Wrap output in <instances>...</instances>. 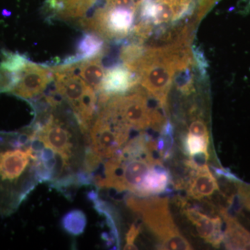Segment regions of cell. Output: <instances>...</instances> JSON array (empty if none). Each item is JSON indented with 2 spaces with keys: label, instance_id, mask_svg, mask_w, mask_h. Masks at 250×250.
I'll return each mask as SVG.
<instances>
[{
  "label": "cell",
  "instance_id": "cell-1",
  "mask_svg": "<svg viewBox=\"0 0 250 250\" xmlns=\"http://www.w3.org/2000/svg\"><path fill=\"white\" fill-rule=\"evenodd\" d=\"M34 121L25 129L40 144L49 184L67 195L72 189L93 184L85 170L88 136L73 112L52 95L31 103Z\"/></svg>",
  "mask_w": 250,
  "mask_h": 250
},
{
  "label": "cell",
  "instance_id": "cell-2",
  "mask_svg": "<svg viewBox=\"0 0 250 250\" xmlns=\"http://www.w3.org/2000/svg\"><path fill=\"white\" fill-rule=\"evenodd\" d=\"M42 182L45 171L40 144L25 127L0 131V216L14 214Z\"/></svg>",
  "mask_w": 250,
  "mask_h": 250
},
{
  "label": "cell",
  "instance_id": "cell-3",
  "mask_svg": "<svg viewBox=\"0 0 250 250\" xmlns=\"http://www.w3.org/2000/svg\"><path fill=\"white\" fill-rule=\"evenodd\" d=\"M162 164L152 138L141 133L125 145L116 155L103 164L101 174L94 177L100 188L136 194L154 166Z\"/></svg>",
  "mask_w": 250,
  "mask_h": 250
},
{
  "label": "cell",
  "instance_id": "cell-4",
  "mask_svg": "<svg viewBox=\"0 0 250 250\" xmlns=\"http://www.w3.org/2000/svg\"><path fill=\"white\" fill-rule=\"evenodd\" d=\"M131 129L106 106L98 110L88 131L86 167L95 173L129 141Z\"/></svg>",
  "mask_w": 250,
  "mask_h": 250
},
{
  "label": "cell",
  "instance_id": "cell-5",
  "mask_svg": "<svg viewBox=\"0 0 250 250\" xmlns=\"http://www.w3.org/2000/svg\"><path fill=\"white\" fill-rule=\"evenodd\" d=\"M128 207L139 215L161 243L162 250H192L174 223L167 197H128Z\"/></svg>",
  "mask_w": 250,
  "mask_h": 250
},
{
  "label": "cell",
  "instance_id": "cell-6",
  "mask_svg": "<svg viewBox=\"0 0 250 250\" xmlns=\"http://www.w3.org/2000/svg\"><path fill=\"white\" fill-rule=\"evenodd\" d=\"M57 95L67 104L87 135L98 111L97 93L74 70L62 64L52 70Z\"/></svg>",
  "mask_w": 250,
  "mask_h": 250
},
{
  "label": "cell",
  "instance_id": "cell-7",
  "mask_svg": "<svg viewBox=\"0 0 250 250\" xmlns=\"http://www.w3.org/2000/svg\"><path fill=\"white\" fill-rule=\"evenodd\" d=\"M105 105L131 129L160 127L161 118L151 113L146 98L139 94L113 98Z\"/></svg>",
  "mask_w": 250,
  "mask_h": 250
},
{
  "label": "cell",
  "instance_id": "cell-8",
  "mask_svg": "<svg viewBox=\"0 0 250 250\" xmlns=\"http://www.w3.org/2000/svg\"><path fill=\"white\" fill-rule=\"evenodd\" d=\"M18 73L19 80L10 93L28 103L42 95L54 79L49 67L29 61Z\"/></svg>",
  "mask_w": 250,
  "mask_h": 250
},
{
  "label": "cell",
  "instance_id": "cell-9",
  "mask_svg": "<svg viewBox=\"0 0 250 250\" xmlns=\"http://www.w3.org/2000/svg\"><path fill=\"white\" fill-rule=\"evenodd\" d=\"M184 213L196 228L197 232L202 239L214 248H219L223 241V222L219 216L204 214L199 208L188 207L187 201L179 202Z\"/></svg>",
  "mask_w": 250,
  "mask_h": 250
},
{
  "label": "cell",
  "instance_id": "cell-10",
  "mask_svg": "<svg viewBox=\"0 0 250 250\" xmlns=\"http://www.w3.org/2000/svg\"><path fill=\"white\" fill-rule=\"evenodd\" d=\"M172 184L170 172L162 164H157L148 172L135 195L141 197L155 196L167 191Z\"/></svg>",
  "mask_w": 250,
  "mask_h": 250
},
{
  "label": "cell",
  "instance_id": "cell-11",
  "mask_svg": "<svg viewBox=\"0 0 250 250\" xmlns=\"http://www.w3.org/2000/svg\"><path fill=\"white\" fill-rule=\"evenodd\" d=\"M186 188L188 196L196 200L210 197L219 190L217 179L207 166L194 171Z\"/></svg>",
  "mask_w": 250,
  "mask_h": 250
},
{
  "label": "cell",
  "instance_id": "cell-12",
  "mask_svg": "<svg viewBox=\"0 0 250 250\" xmlns=\"http://www.w3.org/2000/svg\"><path fill=\"white\" fill-rule=\"evenodd\" d=\"M72 64L74 70L82 80L96 93L100 92L105 74L100 57L98 56Z\"/></svg>",
  "mask_w": 250,
  "mask_h": 250
},
{
  "label": "cell",
  "instance_id": "cell-13",
  "mask_svg": "<svg viewBox=\"0 0 250 250\" xmlns=\"http://www.w3.org/2000/svg\"><path fill=\"white\" fill-rule=\"evenodd\" d=\"M132 85L131 74L123 67H115L105 74L100 93L108 95L123 93Z\"/></svg>",
  "mask_w": 250,
  "mask_h": 250
},
{
  "label": "cell",
  "instance_id": "cell-14",
  "mask_svg": "<svg viewBox=\"0 0 250 250\" xmlns=\"http://www.w3.org/2000/svg\"><path fill=\"white\" fill-rule=\"evenodd\" d=\"M103 41L98 36L95 35L93 33H86L82 36L77 42V54L65 59L62 64L74 63L98 57L103 50Z\"/></svg>",
  "mask_w": 250,
  "mask_h": 250
},
{
  "label": "cell",
  "instance_id": "cell-15",
  "mask_svg": "<svg viewBox=\"0 0 250 250\" xmlns=\"http://www.w3.org/2000/svg\"><path fill=\"white\" fill-rule=\"evenodd\" d=\"M226 221L227 231L225 232L226 246L235 249H250V234L236 221L229 218L225 211L220 212Z\"/></svg>",
  "mask_w": 250,
  "mask_h": 250
},
{
  "label": "cell",
  "instance_id": "cell-16",
  "mask_svg": "<svg viewBox=\"0 0 250 250\" xmlns=\"http://www.w3.org/2000/svg\"><path fill=\"white\" fill-rule=\"evenodd\" d=\"M173 144L172 126L167 123L163 128L160 136L156 140V149L161 160H167L172 156Z\"/></svg>",
  "mask_w": 250,
  "mask_h": 250
},
{
  "label": "cell",
  "instance_id": "cell-17",
  "mask_svg": "<svg viewBox=\"0 0 250 250\" xmlns=\"http://www.w3.org/2000/svg\"><path fill=\"white\" fill-rule=\"evenodd\" d=\"M184 152L190 157L202 154H208L209 139L188 134L183 141Z\"/></svg>",
  "mask_w": 250,
  "mask_h": 250
},
{
  "label": "cell",
  "instance_id": "cell-18",
  "mask_svg": "<svg viewBox=\"0 0 250 250\" xmlns=\"http://www.w3.org/2000/svg\"><path fill=\"white\" fill-rule=\"evenodd\" d=\"M62 223L67 232L72 235H80L84 230L86 218L83 212L80 210H74L63 217Z\"/></svg>",
  "mask_w": 250,
  "mask_h": 250
},
{
  "label": "cell",
  "instance_id": "cell-19",
  "mask_svg": "<svg viewBox=\"0 0 250 250\" xmlns=\"http://www.w3.org/2000/svg\"><path fill=\"white\" fill-rule=\"evenodd\" d=\"M28 61L27 57L24 54L4 50L1 52L0 67L9 71L18 72L24 66Z\"/></svg>",
  "mask_w": 250,
  "mask_h": 250
},
{
  "label": "cell",
  "instance_id": "cell-20",
  "mask_svg": "<svg viewBox=\"0 0 250 250\" xmlns=\"http://www.w3.org/2000/svg\"><path fill=\"white\" fill-rule=\"evenodd\" d=\"M19 73L0 67V93L11 92L19 80Z\"/></svg>",
  "mask_w": 250,
  "mask_h": 250
},
{
  "label": "cell",
  "instance_id": "cell-21",
  "mask_svg": "<svg viewBox=\"0 0 250 250\" xmlns=\"http://www.w3.org/2000/svg\"><path fill=\"white\" fill-rule=\"evenodd\" d=\"M141 227L136 224H133L128 231L126 236V244L124 250H138L137 247L135 245V241L139 236Z\"/></svg>",
  "mask_w": 250,
  "mask_h": 250
},
{
  "label": "cell",
  "instance_id": "cell-22",
  "mask_svg": "<svg viewBox=\"0 0 250 250\" xmlns=\"http://www.w3.org/2000/svg\"><path fill=\"white\" fill-rule=\"evenodd\" d=\"M189 134L209 139L207 126L203 122L200 121L193 122L190 125V127H189Z\"/></svg>",
  "mask_w": 250,
  "mask_h": 250
}]
</instances>
